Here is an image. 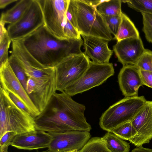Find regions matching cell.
<instances>
[{
	"label": "cell",
	"instance_id": "6da1fadb",
	"mask_svg": "<svg viewBox=\"0 0 152 152\" xmlns=\"http://www.w3.org/2000/svg\"><path fill=\"white\" fill-rule=\"evenodd\" d=\"M85 109L84 105L65 91L56 92L45 109L34 118L36 129L47 132H90L91 127L84 115Z\"/></svg>",
	"mask_w": 152,
	"mask_h": 152
},
{
	"label": "cell",
	"instance_id": "7a4b0ae2",
	"mask_svg": "<svg viewBox=\"0 0 152 152\" xmlns=\"http://www.w3.org/2000/svg\"><path fill=\"white\" fill-rule=\"evenodd\" d=\"M22 40L29 53L42 64L55 67L71 55L83 52L82 40H60L52 35L44 26Z\"/></svg>",
	"mask_w": 152,
	"mask_h": 152
},
{
	"label": "cell",
	"instance_id": "3957f363",
	"mask_svg": "<svg viewBox=\"0 0 152 152\" xmlns=\"http://www.w3.org/2000/svg\"><path fill=\"white\" fill-rule=\"evenodd\" d=\"M77 25L81 35L93 36L109 41L113 38L106 22L97 7L84 0H70Z\"/></svg>",
	"mask_w": 152,
	"mask_h": 152
},
{
	"label": "cell",
	"instance_id": "277c9868",
	"mask_svg": "<svg viewBox=\"0 0 152 152\" xmlns=\"http://www.w3.org/2000/svg\"><path fill=\"white\" fill-rule=\"evenodd\" d=\"M0 90V137L7 132L17 134L36 130L34 118L17 106L1 87Z\"/></svg>",
	"mask_w": 152,
	"mask_h": 152
},
{
	"label": "cell",
	"instance_id": "5b68a950",
	"mask_svg": "<svg viewBox=\"0 0 152 152\" xmlns=\"http://www.w3.org/2000/svg\"><path fill=\"white\" fill-rule=\"evenodd\" d=\"M146 101L143 96L125 97L110 106L102 114L99 119L100 127L112 132L118 126L131 121Z\"/></svg>",
	"mask_w": 152,
	"mask_h": 152
},
{
	"label": "cell",
	"instance_id": "8992f818",
	"mask_svg": "<svg viewBox=\"0 0 152 152\" xmlns=\"http://www.w3.org/2000/svg\"><path fill=\"white\" fill-rule=\"evenodd\" d=\"M90 61L83 53L71 55L62 60L54 67L56 90L64 92L79 80L88 69Z\"/></svg>",
	"mask_w": 152,
	"mask_h": 152
},
{
	"label": "cell",
	"instance_id": "52a82bcc",
	"mask_svg": "<svg viewBox=\"0 0 152 152\" xmlns=\"http://www.w3.org/2000/svg\"><path fill=\"white\" fill-rule=\"evenodd\" d=\"M70 0H39L44 19V26L52 35L60 40L68 39L64 32L66 12Z\"/></svg>",
	"mask_w": 152,
	"mask_h": 152
},
{
	"label": "cell",
	"instance_id": "ba28073f",
	"mask_svg": "<svg viewBox=\"0 0 152 152\" xmlns=\"http://www.w3.org/2000/svg\"><path fill=\"white\" fill-rule=\"evenodd\" d=\"M114 73L112 63L101 64L90 61L83 76L64 91L71 96L82 93L102 84Z\"/></svg>",
	"mask_w": 152,
	"mask_h": 152
},
{
	"label": "cell",
	"instance_id": "9c48e42d",
	"mask_svg": "<svg viewBox=\"0 0 152 152\" xmlns=\"http://www.w3.org/2000/svg\"><path fill=\"white\" fill-rule=\"evenodd\" d=\"M44 25L43 13L39 0H32L23 16L7 30L12 41L24 39Z\"/></svg>",
	"mask_w": 152,
	"mask_h": 152
},
{
	"label": "cell",
	"instance_id": "30bf717a",
	"mask_svg": "<svg viewBox=\"0 0 152 152\" xmlns=\"http://www.w3.org/2000/svg\"><path fill=\"white\" fill-rule=\"evenodd\" d=\"M12 42L11 54L23 69L27 77L47 80L56 77L55 67L44 65L37 61L27 50L22 39Z\"/></svg>",
	"mask_w": 152,
	"mask_h": 152
},
{
	"label": "cell",
	"instance_id": "8fae6325",
	"mask_svg": "<svg viewBox=\"0 0 152 152\" xmlns=\"http://www.w3.org/2000/svg\"><path fill=\"white\" fill-rule=\"evenodd\" d=\"M53 139L47 152H67L79 151L89 140V132L68 131L59 132H48Z\"/></svg>",
	"mask_w": 152,
	"mask_h": 152
},
{
	"label": "cell",
	"instance_id": "7c38bea8",
	"mask_svg": "<svg viewBox=\"0 0 152 152\" xmlns=\"http://www.w3.org/2000/svg\"><path fill=\"white\" fill-rule=\"evenodd\" d=\"M56 91V77L48 80L28 77L26 91L40 113L46 108Z\"/></svg>",
	"mask_w": 152,
	"mask_h": 152
},
{
	"label": "cell",
	"instance_id": "4fadbf2b",
	"mask_svg": "<svg viewBox=\"0 0 152 152\" xmlns=\"http://www.w3.org/2000/svg\"><path fill=\"white\" fill-rule=\"evenodd\" d=\"M0 86L10 90L18 95L29 109L34 118L40 112L35 106L18 80L9 64L8 60L0 64Z\"/></svg>",
	"mask_w": 152,
	"mask_h": 152
},
{
	"label": "cell",
	"instance_id": "5bb4252c",
	"mask_svg": "<svg viewBox=\"0 0 152 152\" xmlns=\"http://www.w3.org/2000/svg\"><path fill=\"white\" fill-rule=\"evenodd\" d=\"M131 121L136 134L130 142L136 147L149 143L152 139V101L147 100Z\"/></svg>",
	"mask_w": 152,
	"mask_h": 152
},
{
	"label": "cell",
	"instance_id": "9a60e30c",
	"mask_svg": "<svg viewBox=\"0 0 152 152\" xmlns=\"http://www.w3.org/2000/svg\"><path fill=\"white\" fill-rule=\"evenodd\" d=\"M145 49L140 37L118 41L113 46V51L118 61L123 66L134 65Z\"/></svg>",
	"mask_w": 152,
	"mask_h": 152
},
{
	"label": "cell",
	"instance_id": "2e32d148",
	"mask_svg": "<svg viewBox=\"0 0 152 152\" xmlns=\"http://www.w3.org/2000/svg\"><path fill=\"white\" fill-rule=\"evenodd\" d=\"M53 138L47 132L35 130L17 134L11 146L17 149L29 151L48 148Z\"/></svg>",
	"mask_w": 152,
	"mask_h": 152
},
{
	"label": "cell",
	"instance_id": "e0dca14e",
	"mask_svg": "<svg viewBox=\"0 0 152 152\" xmlns=\"http://www.w3.org/2000/svg\"><path fill=\"white\" fill-rule=\"evenodd\" d=\"M81 35L83 39L85 53L92 61L101 64L109 63L113 52L108 48L109 41L93 36Z\"/></svg>",
	"mask_w": 152,
	"mask_h": 152
},
{
	"label": "cell",
	"instance_id": "ac0fdd59",
	"mask_svg": "<svg viewBox=\"0 0 152 152\" xmlns=\"http://www.w3.org/2000/svg\"><path fill=\"white\" fill-rule=\"evenodd\" d=\"M120 88L125 97L137 96L140 86L143 85L139 69L133 65L123 66L118 75Z\"/></svg>",
	"mask_w": 152,
	"mask_h": 152
},
{
	"label": "cell",
	"instance_id": "d6986e66",
	"mask_svg": "<svg viewBox=\"0 0 152 152\" xmlns=\"http://www.w3.org/2000/svg\"><path fill=\"white\" fill-rule=\"evenodd\" d=\"M32 0H20L10 9L1 14L0 20L5 24H14L23 15Z\"/></svg>",
	"mask_w": 152,
	"mask_h": 152
},
{
	"label": "cell",
	"instance_id": "ffe728a7",
	"mask_svg": "<svg viewBox=\"0 0 152 152\" xmlns=\"http://www.w3.org/2000/svg\"><path fill=\"white\" fill-rule=\"evenodd\" d=\"M121 16V23L114 39L118 41L130 38L140 37L138 30L130 18L122 12Z\"/></svg>",
	"mask_w": 152,
	"mask_h": 152
},
{
	"label": "cell",
	"instance_id": "44dd1931",
	"mask_svg": "<svg viewBox=\"0 0 152 152\" xmlns=\"http://www.w3.org/2000/svg\"><path fill=\"white\" fill-rule=\"evenodd\" d=\"M102 138L110 152H129V143L113 133L107 132Z\"/></svg>",
	"mask_w": 152,
	"mask_h": 152
},
{
	"label": "cell",
	"instance_id": "7402d4cb",
	"mask_svg": "<svg viewBox=\"0 0 152 152\" xmlns=\"http://www.w3.org/2000/svg\"><path fill=\"white\" fill-rule=\"evenodd\" d=\"M121 0H104L97 7V9L101 15L107 16L120 15L122 12Z\"/></svg>",
	"mask_w": 152,
	"mask_h": 152
},
{
	"label": "cell",
	"instance_id": "603a6c76",
	"mask_svg": "<svg viewBox=\"0 0 152 152\" xmlns=\"http://www.w3.org/2000/svg\"><path fill=\"white\" fill-rule=\"evenodd\" d=\"M79 152H110L102 137H94L89 140Z\"/></svg>",
	"mask_w": 152,
	"mask_h": 152
},
{
	"label": "cell",
	"instance_id": "cb8c5ba5",
	"mask_svg": "<svg viewBox=\"0 0 152 152\" xmlns=\"http://www.w3.org/2000/svg\"><path fill=\"white\" fill-rule=\"evenodd\" d=\"M131 121L118 126L113 130L112 132L122 139L130 142L136 134Z\"/></svg>",
	"mask_w": 152,
	"mask_h": 152
},
{
	"label": "cell",
	"instance_id": "d4e9b609",
	"mask_svg": "<svg viewBox=\"0 0 152 152\" xmlns=\"http://www.w3.org/2000/svg\"><path fill=\"white\" fill-rule=\"evenodd\" d=\"M122 1L123 2L126 3L129 7L137 11L152 15V0H127Z\"/></svg>",
	"mask_w": 152,
	"mask_h": 152
},
{
	"label": "cell",
	"instance_id": "484cf974",
	"mask_svg": "<svg viewBox=\"0 0 152 152\" xmlns=\"http://www.w3.org/2000/svg\"><path fill=\"white\" fill-rule=\"evenodd\" d=\"M8 61L15 75L26 91L28 77L24 70L12 54L9 57Z\"/></svg>",
	"mask_w": 152,
	"mask_h": 152
},
{
	"label": "cell",
	"instance_id": "4316f807",
	"mask_svg": "<svg viewBox=\"0 0 152 152\" xmlns=\"http://www.w3.org/2000/svg\"><path fill=\"white\" fill-rule=\"evenodd\" d=\"M134 65L139 69L152 72V51L145 49Z\"/></svg>",
	"mask_w": 152,
	"mask_h": 152
},
{
	"label": "cell",
	"instance_id": "83f0119b",
	"mask_svg": "<svg viewBox=\"0 0 152 152\" xmlns=\"http://www.w3.org/2000/svg\"><path fill=\"white\" fill-rule=\"evenodd\" d=\"M141 14L143 23L142 30L146 40L152 43V15L145 12Z\"/></svg>",
	"mask_w": 152,
	"mask_h": 152
},
{
	"label": "cell",
	"instance_id": "f1b7e54d",
	"mask_svg": "<svg viewBox=\"0 0 152 152\" xmlns=\"http://www.w3.org/2000/svg\"><path fill=\"white\" fill-rule=\"evenodd\" d=\"M102 15L111 33L115 37L117 34L121 23V15L115 16Z\"/></svg>",
	"mask_w": 152,
	"mask_h": 152
},
{
	"label": "cell",
	"instance_id": "f546056e",
	"mask_svg": "<svg viewBox=\"0 0 152 152\" xmlns=\"http://www.w3.org/2000/svg\"><path fill=\"white\" fill-rule=\"evenodd\" d=\"M11 42L8 34L0 41V64L8 60V50Z\"/></svg>",
	"mask_w": 152,
	"mask_h": 152
},
{
	"label": "cell",
	"instance_id": "4dcf8cb0",
	"mask_svg": "<svg viewBox=\"0 0 152 152\" xmlns=\"http://www.w3.org/2000/svg\"><path fill=\"white\" fill-rule=\"evenodd\" d=\"M17 134L13 132H7L0 137V152L8 151L9 146L11 145L13 140Z\"/></svg>",
	"mask_w": 152,
	"mask_h": 152
},
{
	"label": "cell",
	"instance_id": "1f68e13d",
	"mask_svg": "<svg viewBox=\"0 0 152 152\" xmlns=\"http://www.w3.org/2000/svg\"><path fill=\"white\" fill-rule=\"evenodd\" d=\"M2 88L4 90L11 100L17 106L31 115L29 109L18 95L10 90Z\"/></svg>",
	"mask_w": 152,
	"mask_h": 152
},
{
	"label": "cell",
	"instance_id": "d6a6232c",
	"mask_svg": "<svg viewBox=\"0 0 152 152\" xmlns=\"http://www.w3.org/2000/svg\"><path fill=\"white\" fill-rule=\"evenodd\" d=\"M64 32L66 39L82 40L80 34L77 30L67 20L64 28Z\"/></svg>",
	"mask_w": 152,
	"mask_h": 152
},
{
	"label": "cell",
	"instance_id": "836d02e7",
	"mask_svg": "<svg viewBox=\"0 0 152 152\" xmlns=\"http://www.w3.org/2000/svg\"><path fill=\"white\" fill-rule=\"evenodd\" d=\"M139 70L143 85L152 88V72Z\"/></svg>",
	"mask_w": 152,
	"mask_h": 152
},
{
	"label": "cell",
	"instance_id": "e575fe53",
	"mask_svg": "<svg viewBox=\"0 0 152 152\" xmlns=\"http://www.w3.org/2000/svg\"><path fill=\"white\" fill-rule=\"evenodd\" d=\"M66 17L69 21L77 29L74 14L70 1L66 12Z\"/></svg>",
	"mask_w": 152,
	"mask_h": 152
},
{
	"label": "cell",
	"instance_id": "d590c367",
	"mask_svg": "<svg viewBox=\"0 0 152 152\" xmlns=\"http://www.w3.org/2000/svg\"><path fill=\"white\" fill-rule=\"evenodd\" d=\"M5 24L3 21H0V41L8 34L7 30L5 27Z\"/></svg>",
	"mask_w": 152,
	"mask_h": 152
},
{
	"label": "cell",
	"instance_id": "8d00e7d4",
	"mask_svg": "<svg viewBox=\"0 0 152 152\" xmlns=\"http://www.w3.org/2000/svg\"><path fill=\"white\" fill-rule=\"evenodd\" d=\"M132 152H152V149L145 148L141 146L136 147L132 150Z\"/></svg>",
	"mask_w": 152,
	"mask_h": 152
},
{
	"label": "cell",
	"instance_id": "74e56055",
	"mask_svg": "<svg viewBox=\"0 0 152 152\" xmlns=\"http://www.w3.org/2000/svg\"><path fill=\"white\" fill-rule=\"evenodd\" d=\"M18 1V0H0V8H4L8 5Z\"/></svg>",
	"mask_w": 152,
	"mask_h": 152
},
{
	"label": "cell",
	"instance_id": "f35d334b",
	"mask_svg": "<svg viewBox=\"0 0 152 152\" xmlns=\"http://www.w3.org/2000/svg\"><path fill=\"white\" fill-rule=\"evenodd\" d=\"M84 1L90 5L96 7L104 1V0L94 1L88 0H84Z\"/></svg>",
	"mask_w": 152,
	"mask_h": 152
},
{
	"label": "cell",
	"instance_id": "ab89813d",
	"mask_svg": "<svg viewBox=\"0 0 152 152\" xmlns=\"http://www.w3.org/2000/svg\"><path fill=\"white\" fill-rule=\"evenodd\" d=\"M79 151H78L77 150H74L72 151H68L67 152H79Z\"/></svg>",
	"mask_w": 152,
	"mask_h": 152
},
{
	"label": "cell",
	"instance_id": "60d3db41",
	"mask_svg": "<svg viewBox=\"0 0 152 152\" xmlns=\"http://www.w3.org/2000/svg\"><path fill=\"white\" fill-rule=\"evenodd\" d=\"M47 152L46 151L42 152Z\"/></svg>",
	"mask_w": 152,
	"mask_h": 152
},
{
	"label": "cell",
	"instance_id": "b9f144b4",
	"mask_svg": "<svg viewBox=\"0 0 152 152\" xmlns=\"http://www.w3.org/2000/svg\"><path fill=\"white\" fill-rule=\"evenodd\" d=\"M4 152H8V151H7Z\"/></svg>",
	"mask_w": 152,
	"mask_h": 152
}]
</instances>
